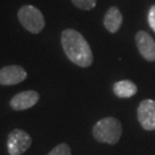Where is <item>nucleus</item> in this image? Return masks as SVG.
<instances>
[{
	"label": "nucleus",
	"instance_id": "nucleus-1",
	"mask_svg": "<svg viewBox=\"0 0 155 155\" xmlns=\"http://www.w3.org/2000/svg\"><path fill=\"white\" fill-rule=\"evenodd\" d=\"M61 45L67 58L82 68H87L93 62V54L87 40L76 30L66 29L61 33Z\"/></svg>",
	"mask_w": 155,
	"mask_h": 155
},
{
	"label": "nucleus",
	"instance_id": "nucleus-2",
	"mask_svg": "<svg viewBox=\"0 0 155 155\" xmlns=\"http://www.w3.org/2000/svg\"><path fill=\"white\" fill-rule=\"evenodd\" d=\"M92 133L97 141L114 145L122 136V124L115 117H106L95 123Z\"/></svg>",
	"mask_w": 155,
	"mask_h": 155
},
{
	"label": "nucleus",
	"instance_id": "nucleus-3",
	"mask_svg": "<svg viewBox=\"0 0 155 155\" xmlns=\"http://www.w3.org/2000/svg\"><path fill=\"white\" fill-rule=\"evenodd\" d=\"M17 17L23 25V28L27 29L29 32L37 35V33L41 32L43 29L45 28L44 15L35 6H22L17 13Z\"/></svg>",
	"mask_w": 155,
	"mask_h": 155
},
{
	"label": "nucleus",
	"instance_id": "nucleus-4",
	"mask_svg": "<svg viewBox=\"0 0 155 155\" xmlns=\"http://www.w3.org/2000/svg\"><path fill=\"white\" fill-rule=\"evenodd\" d=\"M32 139L30 134L21 129L13 130L7 138V150L9 155H22L30 148Z\"/></svg>",
	"mask_w": 155,
	"mask_h": 155
},
{
	"label": "nucleus",
	"instance_id": "nucleus-5",
	"mask_svg": "<svg viewBox=\"0 0 155 155\" xmlns=\"http://www.w3.org/2000/svg\"><path fill=\"white\" fill-rule=\"evenodd\" d=\"M138 121L146 131L155 130V100H143L138 107Z\"/></svg>",
	"mask_w": 155,
	"mask_h": 155
},
{
	"label": "nucleus",
	"instance_id": "nucleus-6",
	"mask_svg": "<svg viewBox=\"0 0 155 155\" xmlns=\"http://www.w3.org/2000/svg\"><path fill=\"white\" fill-rule=\"evenodd\" d=\"M28 74L23 69V67L16 66H6L0 69V84L1 85H15L22 83L27 79Z\"/></svg>",
	"mask_w": 155,
	"mask_h": 155
},
{
	"label": "nucleus",
	"instance_id": "nucleus-7",
	"mask_svg": "<svg viewBox=\"0 0 155 155\" xmlns=\"http://www.w3.org/2000/svg\"><path fill=\"white\" fill-rule=\"evenodd\" d=\"M39 101V94L36 91H23L15 94L9 101V105L14 110H25L36 105Z\"/></svg>",
	"mask_w": 155,
	"mask_h": 155
},
{
	"label": "nucleus",
	"instance_id": "nucleus-8",
	"mask_svg": "<svg viewBox=\"0 0 155 155\" xmlns=\"http://www.w3.org/2000/svg\"><path fill=\"white\" fill-rule=\"evenodd\" d=\"M136 44L139 53L147 61H155V41L145 31H139L136 35Z\"/></svg>",
	"mask_w": 155,
	"mask_h": 155
},
{
	"label": "nucleus",
	"instance_id": "nucleus-9",
	"mask_svg": "<svg viewBox=\"0 0 155 155\" xmlns=\"http://www.w3.org/2000/svg\"><path fill=\"white\" fill-rule=\"evenodd\" d=\"M122 22H123L122 13L115 6L110 7L107 11V13H106L105 17H104V25L111 33H115L120 30L121 25H122Z\"/></svg>",
	"mask_w": 155,
	"mask_h": 155
},
{
	"label": "nucleus",
	"instance_id": "nucleus-10",
	"mask_svg": "<svg viewBox=\"0 0 155 155\" xmlns=\"http://www.w3.org/2000/svg\"><path fill=\"white\" fill-rule=\"evenodd\" d=\"M113 91L118 98H131L137 93L138 87L133 82L124 79V81H120L114 84Z\"/></svg>",
	"mask_w": 155,
	"mask_h": 155
},
{
	"label": "nucleus",
	"instance_id": "nucleus-11",
	"mask_svg": "<svg viewBox=\"0 0 155 155\" xmlns=\"http://www.w3.org/2000/svg\"><path fill=\"white\" fill-rule=\"evenodd\" d=\"M71 1L77 8L83 11H91L97 5V0H71Z\"/></svg>",
	"mask_w": 155,
	"mask_h": 155
},
{
	"label": "nucleus",
	"instance_id": "nucleus-12",
	"mask_svg": "<svg viewBox=\"0 0 155 155\" xmlns=\"http://www.w3.org/2000/svg\"><path fill=\"white\" fill-rule=\"evenodd\" d=\"M47 155H71V150L67 144H60L54 147Z\"/></svg>",
	"mask_w": 155,
	"mask_h": 155
},
{
	"label": "nucleus",
	"instance_id": "nucleus-13",
	"mask_svg": "<svg viewBox=\"0 0 155 155\" xmlns=\"http://www.w3.org/2000/svg\"><path fill=\"white\" fill-rule=\"evenodd\" d=\"M148 24L152 28V30L155 32V5H153L150 8V12H148Z\"/></svg>",
	"mask_w": 155,
	"mask_h": 155
}]
</instances>
